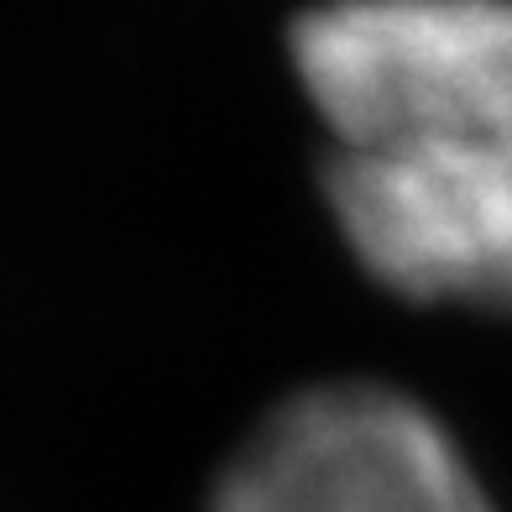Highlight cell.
Instances as JSON below:
<instances>
[{
	"label": "cell",
	"mask_w": 512,
	"mask_h": 512,
	"mask_svg": "<svg viewBox=\"0 0 512 512\" xmlns=\"http://www.w3.org/2000/svg\"><path fill=\"white\" fill-rule=\"evenodd\" d=\"M293 74L340 157L445 142L512 110V0H319Z\"/></svg>",
	"instance_id": "cell-1"
},
{
	"label": "cell",
	"mask_w": 512,
	"mask_h": 512,
	"mask_svg": "<svg viewBox=\"0 0 512 512\" xmlns=\"http://www.w3.org/2000/svg\"><path fill=\"white\" fill-rule=\"evenodd\" d=\"M209 512H497L439 418L387 382H319L225 460Z\"/></svg>",
	"instance_id": "cell-3"
},
{
	"label": "cell",
	"mask_w": 512,
	"mask_h": 512,
	"mask_svg": "<svg viewBox=\"0 0 512 512\" xmlns=\"http://www.w3.org/2000/svg\"><path fill=\"white\" fill-rule=\"evenodd\" d=\"M324 194L371 283L512 319V110L408 152H335Z\"/></svg>",
	"instance_id": "cell-2"
}]
</instances>
